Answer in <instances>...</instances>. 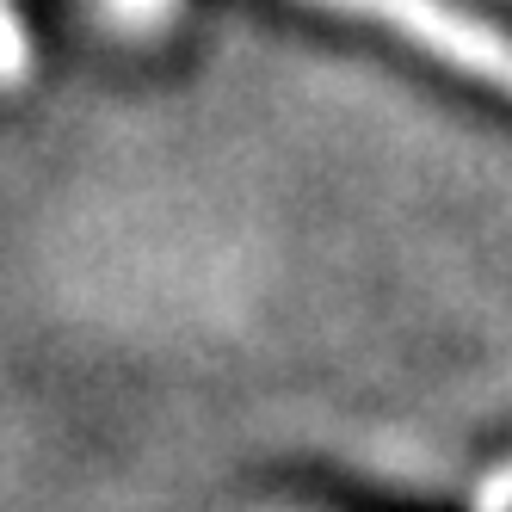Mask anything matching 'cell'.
I'll return each instance as SVG.
<instances>
[{"instance_id":"1","label":"cell","mask_w":512,"mask_h":512,"mask_svg":"<svg viewBox=\"0 0 512 512\" xmlns=\"http://www.w3.org/2000/svg\"><path fill=\"white\" fill-rule=\"evenodd\" d=\"M321 7L352 13L364 25H383L395 38H408L414 50L457 68V75L512 99V38L494 31L488 19H475L469 7H457V0H321Z\"/></svg>"},{"instance_id":"2","label":"cell","mask_w":512,"mask_h":512,"mask_svg":"<svg viewBox=\"0 0 512 512\" xmlns=\"http://www.w3.org/2000/svg\"><path fill=\"white\" fill-rule=\"evenodd\" d=\"M25 56H31V44H25L19 7H13V0H0V87H13L25 75Z\"/></svg>"}]
</instances>
